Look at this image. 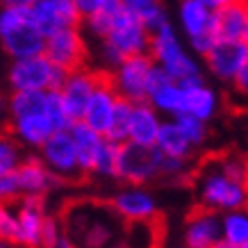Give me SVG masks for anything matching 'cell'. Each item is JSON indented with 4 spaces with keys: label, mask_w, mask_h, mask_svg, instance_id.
<instances>
[{
    "label": "cell",
    "mask_w": 248,
    "mask_h": 248,
    "mask_svg": "<svg viewBox=\"0 0 248 248\" xmlns=\"http://www.w3.org/2000/svg\"><path fill=\"white\" fill-rule=\"evenodd\" d=\"M48 91H12L7 98V114L12 137L28 148H41L48 137L57 132L46 107Z\"/></svg>",
    "instance_id": "obj_1"
},
{
    "label": "cell",
    "mask_w": 248,
    "mask_h": 248,
    "mask_svg": "<svg viewBox=\"0 0 248 248\" xmlns=\"http://www.w3.org/2000/svg\"><path fill=\"white\" fill-rule=\"evenodd\" d=\"M121 218L112 205L76 203L64 214V232L78 244V248H107L119 234Z\"/></svg>",
    "instance_id": "obj_2"
},
{
    "label": "cell",
    "mask_w": 248,
    "mask_h": 248,
    "mask_svg": "<svg viewBox=\"0 0 248 248\" xmlns=\"http://www.w3.org/2000/svg\"><path fill=\"white\" fill-rule=\"evenodd\" d=\"M148 55L155 62V66L166 73L173 82L189 84L196 80H203V66L194 57V53L182 44L180 34L175 32L171 21H164L159 28L151 32V46Z\"/></svg>",
    "instance_id": "obj_3"
},
{
    "label": "cell",
    "mask_w": 248,
    "mask_h": 248,
    "mask_svg": "<svg viewBox=\"0 0 248 248\" xmlns=\"http://www.w3.org/2000/svg\"><path fill=\"white\" fill-rule=\"evenodd\" d=\"M98 44H100V60L105 64V73H109L116 64H121L128 57L148 55L151 30L123 7L114 16L107 34L98 39Z\"/></svg>",
    "instance_id": "obj_4"
},
{
    "label": "cell",
    "mask_w": 248,
    "mask_h": 248,
    "mask_svg": "<svg viewBox=\"0 0 248 248\" xmlns=\"http://www.w3.org/2000/svg\"><path fill=\"white\" fill-rule=\"evenodd\" d=\"M46 34L28 7L0 5V48L14 60L44 55Z\"/></svg>",
    "instance_id": "obj_5"
},
{
    "label": "cell",
    "mask_w": 248,
    "mask_h": 248,
    "mask_svg": "<svg viewBox=\"0 0 248 248\" xmlns=\"http://www.w3.org/2000/svg\"><path fill=\"white\" fill-rule=\"evenodd\" d=\"M196 187H198V198L205 210L212 212H232V210H244L248 198V185L234 180L232 175H228L221 166H218L217 157L210 159L207 164L198 171L196 178Z\"/></svg>",
    "instance_id": "obj_6"
},
{
    "label": "cell",
    "mask_w": 248,
    "mask_h": 248,
    "mask_svg": "<svg viewBox=\"0 0 248 248\" xmlns=\"http://www.w3.org/2000/svg\"><path fill=\"white\" fill-rule=\"evenodd\" d=\"M64 76L46 55H32L12 62L7 80L12 91H53L60 89Z\"/></svg>",
    "instance_id": "obj_7"
},
{
    "label": "cell",
    "mask_w": 248,
    "mask_h": 248,
    "mask_svg": "<svg viewBox=\"0 0 248 248\" xmlns=\"http://www.w3.org/2000/svg\"><path fill=\"white\" fill-rule=\"evenodd\" d=\"M153 73H155V62L151 60V55H135L116 64L107 73V78L119 98L128 103H146Z\"/></svg>",
    "instance_id": "obj_8"
},
{
    "label": "cell",
    "mask_w": 248,
    "mask_h": 248,
    "mask_svg": "<svg viewBox=\"0 0 248 248\" xmlns=\"http://www.w3.org/2000/svg\"><path fill=\"white\" fill-rule=\"evenodd\" d=\"M116 178L125 185H141L162 178V153L155 146H139V143H121L119 148V169Z\"/></svg>",
    "instance_id": "obj_9"
},
{
    "label": "cell",
    "mask_w": 248,
    "mask_h": 248,
    "mask_svg": "<svg viewBox=\"0 0 248 248\" xmlns=\"http://www.w3.org/2000/svg\"><path fill=\"white\" fill-rule=\"evenodd\" d=\"M178 25L187 39L191 53L205 57L207 50L217 44V28H214V12L203 7L196 0H180L178 5Z\"/></svg>",
    "instance_id": "obj_10"
},
{
    "label": "cell",
    "mask_w": 248,
    "mask_h": 248,
    "mask_svg": "<svg viewBox=\"0 0 248 248\" xmlns=\"http://www.w3.org/2000/svg\"><path fill=\"white\" fill-rule=\"evenodd\" d=\"M44 55L64 73L87 66V41L80 28H68L46 37Z\"/></svg>",
    "instance_id": "obj_11"
},
{
    "label": "cell",
    "mask_w": 248,
    "mask_h": 248,
    "mask_svg": "<svg viewBox=\"0 0 248 248\" xmlns=\"http://www.w3.org/2000/svg\"><path fill=\"white\" fill-rule=\"evenodd\" d=\"M105 71H93L89 66H82V68H76V71H68L64 80L60 84V96H62V103L66 107L68 116L71 121H82V114H84V107L89 103L91 93L96 91L98 82L103 80Z\"/></svg>",
    "instance_id": "obj_12"
},
{
    "label": "cell",
    "mask_w": 248,
    "mask_h": 248,
    "mask_svg": "<svg viewBox=\"0 0 248 248\" xmlns=\"http://www.w3.org/2000/svg\"><path fill=\"white\" fill-rule=\"evenodd\" d=\"M109 205L116 212V217L128 223H151L159 214L157 198L153 196L151 189L141 185H125L114 194Z\"/></svg>",
    "instance_id": "obj_13"
},
{
    "label": "cell",
    "mask_w": 248,
    "mask_h": 248,
    "mask_svg": "<svg viewBox=\"0 0 248 248\" xmlns=\"http://www.w3.org/2000/svg\"><path fill=\"white\" fill-rule=\"evenodd\" d=\"M203 62L214 80L232 84V80L241 73V68L248 66V46L241 41L217 39V44L207 50Z\"/></svg>",
    "instance_id": "obj_14"
},
{
    "label": "cell",
    "mask_w": 248,
    "mask_h": 248,
    "mask_svg": "<svg viewBox=\"0 0 248 248\" xmlns=\"http://www.w3.org/2000/svg\"><path fill=\"white\" fill-rule=\"evenodd\" d=\"M39 159L44 162L60 180H73L80 173L78 153L68 130H57L48 137V141L39 148Z\"/></svg>",
    "instance_id": "obj_15"
},
{
    "label": "cell",
    "mask_w": 248,
    "mask_h": 248,
    "mask_svg": "<svg viewBox=\"0 0 248 248\" xmlns=\"http://www.w3.org/2000/svg\"><path fill=\"white\" fill-rule=\"evenodd\" d=\"M30 9L39 30L44 32L46 37L60 30L82 25V14L78 9L76 0H37Z\"/></svg>",
    "instance_id": "obj_16"
},
{
    "label": "cell",
    "mask_w": 248,
    "mask_h": 248,
    "mask_svg": "<svg viewBox=\"0 0 248 248\" xmlns=\"http://www.w3.org/2000/svg\"><path fill=\"white\" fill-rule=\"evenodd\" d=\"M119 93L114 91L112 82H109V78L107 73L103 76V80L98 82L96 91L91 93L89 103L84 107V114H82V123H87L89 128H93L96 132L105 137L107 128H109V121L114 116V109L119 105Z\"/></svg>",
    "instance_id": "obj_17"
},
{
    "label": "cell",
    "mask_w": 248,
    "mask_h": 248,
    "mask_svg": "<svg viewBox=\"0 0 248 248\" xmlns=\"http://www.w3.org/2000/svg\"><path fill=\"white\" fill-rule=\"evenodd\" d=\"M46 217L48 214H46L44 198H39V196H23L21 207L16 212V221H18V246L39 248Z\"/></svg>",
    "instance_id": "obj_18"
},
{
    "label": "cell",
    "mask_w": 248,
    "mask_h": 248,
    "mask_svg": "<svg viewBox=\"0 0 248 248\" xmlns=\"http://www.w3.org/2000/svg\"><path fill=\"white\" fill-rule=\"evenodd\" d=\"M218 107H221L218 93L205 80L182 84V114L194 116L203 123H210L218 114Z\"/></svg>",
    "instance_id": "obj_19"
},
{
    "label": "cell",
    "mask_w": 248,
    "mask_h": 248,
    "mask_svg": "<svg viewBox=\"0 0 248 248\" xmlns=\"http://www.w3.org/2000/svg\"><path fill=\"white\" fill-rule=\"evenodd\" d=\"M16 180L21 196H39L44 198L48 191H53L60 185V178L55 175L39 157H25L16 169Z\"/></svg>",
    "instance_id": "obj_20"
},
{
    "label": "cell",
    "mask_w": 248,
    "mask_h": 248,
    "mask_svg": "<svg viewBox=\"0 0 248 248\" xmlns=\"http://www.w3.org/2000/svg\"><path fill=\"white\" fill-rule=\"evenodd\" d=\"M221 241V217L212 210H196L185 223L187 248H212Z\"/></svg>",
    "instance_id": "obj_21"
},
{
    "label": "cell",
    "mask_w": 248,
    "mask_h": 248,
    "mask_svg": "<svg viewBox=\"0 0 248 248\" xmlns=\"http://www.w3.org/2000/svg\"><path fill=\"white\" fill-rule=\"evenodd\" d=\"M162 123H164V116L157 109H153L148 103H132L128 141L139 143V146H155L159 130H162Z\"/></svg>",
    "instance_id": "obj_22"
},
{
    "label": "cell",
    "mask_w": 248,
    "mask_h": 248,
    "mask_svg": "<svg viewBox=\"0 0 248 248\" xmlns=\"http://www.w3.org/2000/svg\"><path fill=\"white\" fill-rule=\"evenodd\" d=\"M214 28L217 39L228 41H241L248 46V2H234L230 7L214 14Z\"/></svg>",
    "instance_id": "obj_23"
},
{
    "label": "cell",
    "mask_w": 248,
    "mask_h": 248,
    "mask_svg": "<svg viewBox=\"0 0 248 248\" xmlns=\"http://www.w3.org/2000/svg\"><path fill=\"white\" fill-rule=\"evenodd\" d=\"M68 132H71V139H73V146H76L80 173H82V175H91V166H93L96 153L105 137L100 135V132H96L93 128H89L82 121H76V123L68 128Z\"/></svg>",
    "instance_id": "obj_24"
},
{
    "label": "cell",
    "mask_w": 248,
    "mask_h": 248,
    "mask_svg": "<svg viewBox=\"0 0 248 248\" xmlns=\"http://www.w3.org/2000/svg\"><path fill=\"white\" fill-rule=\"evenodd\" d=\"M155 148L164 157H175V159H191V155L196 151L194 146L187 141V137L180 132V128L175 125L173 119H164L162 130L157 135V141H155Z\"/></svg>",
    "instance_id": "obj_25"
},
{
    "label": "cell",
    "mask_w": 248,
    "mask_h": 248,
    "mask_svg": "<svg viewBox=\"0 0 248 248\" xmlns=\"http://www.w3.org/2000/svg\"><path fill=\"white\" fill-rule=\"evenodd\" d=\"M221 239L237 248L248 246V212L232 210L221 217Z\"/></svg>",
    "instance_id": "obj_26"
},
{
    "label": "cell",
    "mask_w": 248,
    "mask_h": 248,
    "mask_svg": "<svg viewBox=\"0 0 248 248\" xmlns=\"http://www.w3.org/2000/svg\"><path fill=\"white\" fill-rule=\"evenodd\" d=\"M125 12L135 16L137 21H141L148 30L159 28L164 21H169L164 7H162V0H121Z\"/></svg>",
    "instance_id": "obj_27"
},
{
    "label": "cell",
    "mask_w": 248,
    "mask_h": 248,
    "mask_svg": "<svg viewBox=\"0 0 248 248\" xmlns=\"http://www.w3.org/2000/svg\"><path fill=\"white\" fill-rule=\"evenodd\" d=\"M119 148H121V143L109 141L105 137L96 153V159H93V166H91V175H98V178H116Z\"/></svg>",
    "instance_id": "obj_28"
},
{
    "label": "cell",
    "mask_w": 248,
    "mask_h": 248,
    "mask_svg": "<svg viewBox=\"0 0 248 248\" xmlns=\"http://www.w3.org/2000/svg\"><path fill=\"white\" fill-rule=\"evenodd\" d=\"M130 112H132V103L123 100L121 98L116 109H114V116L109 121V128H107L105 137L109 141L116 143H125L128 141V125H130Z\"/></svg>",
    "instance_id": "obj_29"
},
{
    "label": "cell",
    "mask_w": 248,
    "mask_h": 248,
    "mask_svg": "<svg viewBox=\"0 0 248 248\" xmlns=\"http://www.w3.org/2000/svg\"><path fill=\"white\" fill-rule=\"evenodd\" d=\"M21 146L12 135H0V173H14L21 166Z\"/></svg>",
    "instance_id": "obj_30"
},
{
    "label": "cell",
    "mask_w": 248,
    "mask_h": 248,
    "mask_svg": "<svg viewBox=\"0 0 248 248\" xmlns=\"http://www.w3.org/2000/svg\"><path fill=\"white\" fill-rule=\"evenodd\" d=\"M175 125L180 128V132L187 137V141L198 148V146H203L205 139H207V123L203 121L194 119V116H187V114H182V116H175Z\"/></svg>",
    "instance_id": "obj_31"
},
{
    "label": "cell",
    "mask_w": 248,
    "mask_h": 248,
    "mask_svg": "<svg viewBox=\"0 0 248 248\" xmlns=\"http://www.w3.org/2000/svg\"><path fill=\"white\" fill-rule=\"evenodd\" d=\"M0 239L18 246V221L16 212H12L5 203H0Z\"/></svg>",
    "instance_id": "obj_32"
},
{
    "label": "cell",
    "mask_w": 248,
    "mask_h": 248,
    "mask_svg": "<svg viewBox=\"0 0 248 248\" xmlns=\"http://www.w3.org/2000/svg\"><path fill=\"white\" fill-rule=\"evenodd\" d=\"M62 234H64V226H62L60 218L46 217L44 230H41V244H39V248H53Z\"/></svg>",
    "instance_id": "obj_33"
},
{
    "label": "cell",
    "mask_w": 248,
    "mask_h": 248,
    "mask_svg": "<svg viewBox=\"0 0 248 248\" xmlns=\"http://www.w3.org/2000/svg\"><path fill=\"white\" fill-rule=\"evenodd\" d=\"M187 171H189V159H175L162 155V178L180 180L182 175H187Z\"/></svg>",
    "instance_id": "obj_34"
},
{
    "label": "cell",
    "mask_w": 248,
    "mask_h": 248,
    "mask_svg": "<svg viewBox=\"0 0 248 248\" xmlns=\"http://www.w3.org/2000/svg\"><path fill=\"white\" fill-rule=\"evenodd\" d=\"M18 196H21V189H18V180H16V171L0 173V203L7 205L9 201H14Z\"/></svg>",
    "instance_id": "obj_35"
},
{
    "label": "cell",
    "mask_w": 248,
    "mask_h": 248,
    "mask_svg": "<svg viewBox=\"0 0 248 248\" xmlns=\"http://www.w3.org/2000/svg\"><path fill=\"white\" fill-rule=\"evenodd\" d=\"M114 2H116V0H76L78 9H80V14H82V21L87 18V16L96 14V12H100V9L114 5Z\"/></svg>",
    "instance_id": "obj_36"
},
{
    "label": "cell",
    "mask_w": 248,
    "mask_h": 248,
    "mask_svg": "<svg viewBox=\"0 0 248 248\" xmlns=\"http://www.w3.org/2000/svg\"><path fill=\"white\" fill-rule=\"evenodd\" d=\"M196 2H201L203 7H207L210 12H221V9L230 7V5H234V2H241V0H196Z\"/></svg>",
    "instance_id": "obj_37"
},
{
    "label": "cell",
    "mask_w": 248,
    "mask_h": 248,
    "mask_svg": "<svg viewBox=\"0 0 248 248\" xmlns=\"http://www.w3.org/2000/svg\"><path fill=\"white\" fill-rule=\"evenodd\" d=\"M232 87H234L237 91H239L241 96H246V98H248V66L241 68V73L232 80Z\"/></svg>",
    "instance_id": "obj_38"
},
{
    "label": "cell",
    "mask_w": 248,
    "mask_h": 248,
    "mask_svg": "<svg viewBox=\"0 0 248 248\" xmlns=\"http://www.w3.org/2000/svg\"><path fill=\"white\" fill-rule=\"evenodd\" d=\"M53 248H78V244H76L73 239H71V237H68L66 232H64V234L60 237V239H57V244H55Z\"/></svg>",
    "instance_id": "obj_39"
},
{
    "label": "cell",
    "mask_w": 248,
    "mask_h": 248,
    "mask_svg": "<svg viewBox=\"0 0 248 248\" xmlns=\"http://www.w3.org/2000/svg\"><path fill=\"white\" fill-rule=\"evenodd\" d=\"M37 0H2V5H12V7H28L30 9Z\"/></svg>",
    "instance_id": "obj_40"
},
{
    "label": "cell",
    "mask_w": 248,
    "mask_h": 248,
    "mask_svg": "<svg viewBox=\"0 0 248 248\" xmlns=\"http://www.w3.org/2000/svg\"><path fill=\"white\" fill-rule=\"evenodd\" d=\"M212 248H237V246H230V244H226V241L221 239V241L217 244V246H212Z\"/></svg>",
    "instance_id": "obj_41"
},
{
    "label": "cell",
    "mask_w": 248,
    "mask_h": 248,
    "mask_svg": "<svg viewBox=\"0 0 248 248\" xmlns=\"http://www.w3.org/2000/svg\"><path fill=\"white\" fill-rule=\"evenodd\" d=\"M0 248H12V244H7V241L0 239Z\"/></svg>",
    "instance_id": "obj_42"
},
{
    "label": "cell",
    "mask_w": 248,
    "mask_h": 248,
    "mask_svg": "<svg viewBox=\"0 0 248 248\" xmlns=\"http://www.w3.org/2000/svg\"><path fill=\"white\" fill-rule=\"evenodd\" d=\"M244 210H246V212H248V198H246V205H244Z\"/></svg>",
    "instance_id": "obj_43"
},
{
    "label": "cell",
    "mask_w": 248,
    "mask_h": 248,
    "mask_svg": "<svg viewBox=\"0 0 248 248\" xmlns=\"http://www.w3.org/2000/svg\"><path fill=\"white\" fill-rule=\"evenodd\" d=\"M246 248H248V246H246Z\"/></svg>",
    "instance_id": "obj_44"
}]
</instances>
